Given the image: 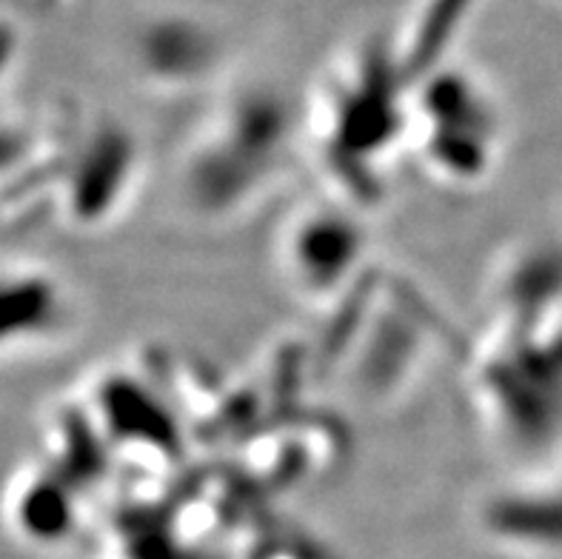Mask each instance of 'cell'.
<instances>
[{
  "label": "cell",
  "instance_id": "1",
  "mask_svg": "<svg viewBox=\"0 0 562 559\" xmlns=\"http://www.w3.org/2000/svg\"><path fill=\"white\" fill-rule=\"evenodd\" d=\"M292 123L271 98L249 94L200 128L183 157V194L203 217H235L283 171Z\"/></svg>",
  "mask_w": 562,
  "mask_h": 559
},
{
  "label": "cell",
  "instance_id": "2",
  "mask_svg": "<svg viewBox=\"0 0 562 559\" xmlns=\"http://www.w3.org/2000/svg\"><path fill=\"white\" fill-rule=\"evenodd\" d=\"M503 123L477 89L457 80L420 94L412 109L408 149L428 175L449 186H471L488 178L499 155Z\"/></svg>",
  "mask_w": 562,
  "mask_h": 559
},
{
  "label": "cell",
  "instance_id": "3",
  "mask_svg": "<svg viewBox=\"0 0 562 559\" xmlns=\"http://www.w3.org/2000/svg\"><path fill=\"white\" fill-rule=\"evenodd\" d=\"M363 251V237L355 217L314 205L294 220L283 241V262L294 286L312 294H326L355 271Z\"/></svg>",
  "mask_w": 562,
  "mask_h": 559
}]
</instances>
